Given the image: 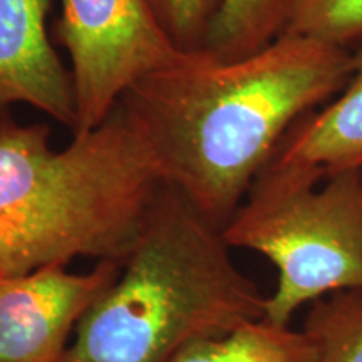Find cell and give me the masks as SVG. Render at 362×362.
<instances>
[{
  "label": "cell",
  "mask_w": 362,
  "mask_h": 362,
  "mask_svg": "<svg viewBox=\"0 0 362 362\" xmlns=\"http://www.w3.org/2000/svg\"><path fill=\"white\" fill-rule=\"evenodd\" d=\"M56 34L74 86L72 133L96 128L136 81L183 54L148 0H61Z\"/></svg>",
  "instance_id": "5"
},
{
  "label": "cell",
  "mask_w": 362,
  "mask_h": 362,
  "mask_svg": "<svg viewBox=\"0 0 362 362\" xmlns=\"http://www.w3.org/2000/svg\"><path fill=\"white\" fill-rule=\"evenodd\" d=\"M8 117H12L11 110H2V107H0V126L6 123Z\"/></svg>",
  "instance_id": "14"
},
{
  "label": "cell",
  "mask_w": 362,
  "mask_h": 362,
  "mask_svg": "<svg viewBox=\"0 0 362 362\" xmlns=\"http://www.w3.org/2000/svg\"><path fill=\"white\" fill-rule=\"evenodd\" d=\"M230 250L218 226L163 183L64 362H170L189 344L264 319L267 297Z\"/></svg>",
  "instance_id": "3"
},
{
  "label": "cell",
  "mask_w": 362,
  "mask_h": 362,
  "mask_svg": "<svg viewBox=\"0 0 362 362\" xmlns=\"http://www.w3.org/2000/svg\"><path fill=\"white\" fill-rule=\"evenodd\" d=\"M282 34L349 49L362 40V0H288Z\"/></svg>",
  "instance_id": "12"
},
{
  "label": "cell",
  "mask_w": 362,
  "mask_h": 362,
  "mask_svg": "<svg viewBox=\"0 0 362 362\" xmlns=\"http://www.w3.org/2000/svg\"><path fill=\"white\" fill-rule=\"evenodd\" d=\"M288 0H223L205 49L221 61L253 54L282 34Z\"/></svg>",
  "instance_id": "10"
},
{
  "label": "cell",
  "mask_w": 362,
  "mask_h": 362,
  "mask_svg": "<svg viewBox=\"0 0 362 362\" xmlns=\"http://www.w3.org/2000/svg\"><path fill=\"white\" fill-rule=\"evenodd\" d=\"M119 262L90 272L44 267L0 279V362H64L86 312L110 287Z\"/></svg>",
  "instance_id": "6"
},
{
  "label": "cell",
  "mask_w": 362,
  "mask_h": 362,
  "mask_svg": "<svg viewBox=\"0 0 362 362\" xmlns=\"http://www.w3.org/2000/svg\"><path fill=\"white\" fill-rule=\"evenodd\" d=\"M230 248L267 257L279 272L264 319L291 325L302 305L362 291V202L357 168L322 178L272 158L221 230Z\"/></svg>",
  "instance_id": "4"
},
{
  "label": "cell",
  "mask_w": 362,
  "mask_h": 362,
  "mask_svg": "<svg viewBox=\"0 0 362 362\" xmlns=\"http://www.w3.org/2000/svg\"><path fill=\"white\" fill-rule=\"evenodd\" d=\"M161 29L181 52L205 49L223 0H148Z\"/></svg>",
  "instance_id": "13"
},
{
  "label": "cell",
  "mask_w": 362,
  "mask_h": 362,
  "mask_svg": "<svg viewBox=\"0 0 362 362\" xmlns=\"http://www.w3.org/2000/svg\"><path fill=\"white\" fill-rule=\"evenodd\" d=\"M351 72L349 49L280 34L235 61L183 52L117 104L165 183L223 230L285 134L336 98Z\"/></svg>",
  "instance_id": "1"
},
{
  "label": "cell",
  "mask_w": 362,
  "mask_h": 362,
  "mask_svg": "<svg viewBox=\"0 0 362 362\" xmlns=\"http://www.w3.org/2000/svg\"><path fill=\"white\" fill-rule=\"evenodd\" d=\"M52 2L0 0V107L25 104L74 131L72 76L49 35Z\"/></svg>",
  "instance_id": "7"
},
{
  "label": "cell",
  "mask_w": 362,
  "mask_h": 362,
  "mask_svg": "<svg viewBox=\"0 0 362 362\" xmlns=\"http://www.w3.org/2000/svg\"><path fill=\"white\" fill-rule=\"evenodd\" d=\"M51 136L44 123L0 126V279L76 259L121 264L165 183L119 104L64 148Z\"/></svg>",
  "instance_id": "2"
},
{
  "label": "cell",
  "mask_w": 362,
  "mask_h": 362,
  "mask_svg": "<svg viewBox=\"0 0 362 362\" xmlns=\"http://www.w3.org/2000/svg\"><path fill=\"white\" fill-rule=\"evenodd\" d=\"M170 362H319V356L304 330L260 319L189 344Z\"/></svg>",
  "instance_id": "9"
},
{
  "label": "cell",
  "mask_w": 362,
  "mask_h": 362,
  "mask_svg": "<svg viewBox=\"0 0 362 362\" xmlns=\"http://www.w3.org/2000/svg\"><path fill=\"white\" fill-rule=\"evenodd\" d=\"M357 180H359V192H361V202H362V165L357 166Z\"/></svg>",
  "instance_id": "15"
},
{
  "label": "cell",
  "mask_w": 362,
  "mask_h": 362,
  "mask_svg": "<svg viewBox=\"0 0 362 362\" xmlns=\"http://www.w3.org/2000/svg\"><path fill=\"white\" fill-rule=\"evenodd\" d=\"M302 330L319 362H362V291H342L312 302Z\"/></svg>",
  "instance_id": "11"
},
{
  "label": "cell",
  "mask_w": 362,
  "mask_h": 362,
  "mask_svg": "<svg viewBox=\"0 0 362 362\" xmlns=\"http://www.w3.org/2000/svg\"><path fill=\"white\" fill-rule=\"evenodd\" d=\"M274 160L310 168L324 180L362 165V47L352 54L346 88L327 106L298 119Z\"/></svg>",
  "instance_id": "8"
}]
</instances>
